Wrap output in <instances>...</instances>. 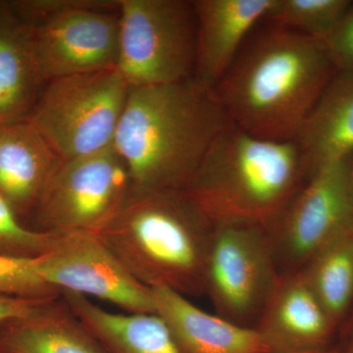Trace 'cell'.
I'll use <instances>...</instances> for the list:
<instances>
[{"mask_svg":"<svg viewBox=\"0 0 353 353\" xmlns=\"http://www.w3.org/2000/svg\"><path fill=\"white\" fill-rule=\"evenodd\" d=\"M261 23L213 90L236 127L261 139L296 141L336 71L324 41Z\"/></svg>","mask_w":353,"mask_h":353,"instance_id":"obj_1","label":"cell"},{"mask_svg":"<svg viewBox=\"0 0 353 353\" xmlns=\"http://www.w3.org/2000/svg\"><path fill=\"white\" fill-rule=\"evenodd\" d=\"M229 123L214 90L194 78L129 88L112 146L132 189L185 190Z\"/></svg>","mask_w":353,"mask_h":353,"instance_id":"obj_2","label":"cell"},{"mask_svg":"<svg viewBox=\"0 0 353 353\" xmlns=\"http://www.w3.org/2000/svg\"><path fill=\"white\" fill-rule=\"evenodd\" d=\"M213 231L185 190L132 189L117 215L94 234L139 283L188 297L205 294Z\"/></svg>","mask_w":353,"mask_h":353,"instance_id":"obj_3","label":"cell"},{"mask_svg":"<svg viewBox=\"0 0 353 353\" xmlns=\"http://www.w3.org/2000/svg\"><path fill=\"white\" fill-rule=\"evenodd\" d=\"M307 180L296 141L253 136L230 122L185 190L214 226L268 229Z\"/></svg>","mask_w":353,"mask_h":353,"instance_id":"obj_4","label":"cell"},{"mask_svg":"<svg viewBox=\"0 0 353 353\" xmlns=\"http://www.w3.org/2000/svg\"><path fill=\"white\" fill-rule=\"evenodd\" d=\"M129 85L116 67L46 83L28 121L60 159L112 146Z\"/></svg>","mask_w":353,"mask_h":353,"instance_id":"obj_5","label":"cell"},{"mask_svg":"<svg viewBox=\"0 0 353 353\" xmlns=\"http://www.w3.org/2000/svg\"><path fill=\"white\" fill-rule=\"evenodd\" d=\"M116 68L129 88L189 80L196 62V20L188 0H118Z\"/></svg>","mask_w":353,"mask_h":353,"instance_id":"obj_6","label":"cell"},{"mask_svg":"<svg viewBox=\"0 0 353 353\" xmlns=\"http://www.w3.org/2000/svg\"><path fill=\"white\" fill-rule=\"evenodd\" d=\"M132 190L126 164L113 146L61 159L44 185L30 228L51 234H97L124 205Z\"/></svg>","mask_w":353,"mask_h":353,"instance_id":"obj_7","label":"cell"},{"mask_svg":"<svg viewBox=\"0 0 353 353\" xmlns=\"http://www.w3.org/2000/svg\"><path fill=\"white\" fill-rule=\"evenodd\" d=\"M280 275L265 228L214 226L206 264L205 294L215 314L254 327Z\"/></svg>","mask_w":353,"mask_h":353,"instance_id":"obj_8","label":"cell"},{"mask_svg":"<svg viewBox=\"0 0 353 353\" xmlns=\"http://www.w3.org/2000/svg\"><path fill=\"white\" fill-rule=\"evenodd\" d=\"M350 159L309 176L267 229L280 273L299 270L323 248L353 231Z\"/></svg>","mask_w":353,"mask_h":353,"instance_id":"obj_9","label":"cell"},{"mask_svg":"<svg viewBox=\"0 0 353 353\" xmlns=\"http://www.w3.org/2000/svg\"><path fill=\"white\" fill-rule=\"evenodd\" d=\"M118 8V0H81L66 12L29 27L32 54L44 83L116 67Z\"/></svg>","mask_w":353,"mask_h":353,"instance_id":"obj_10","label":"cell"},{"mask_svg":"<svg viewBox=\"0 0 353 353\" xmlns=\"http://www.w3.org/2000/svg\"><path fill=\"white\" fill-rule=\"evenodd\" d=\"M34 264L41 277L61 292L102 299L126 313H155L152 289L132 277L97 234H55Z\"/></svg>","mask_w":353,"mask_h":353,"instance_id":"obj_11","label":"cell"},{"mask_svg":"<svg viewBox=\"0 0 353 353\" xmlns=\"http://www.w3.org/2000/svg\"><path fill=\"white\" fill-rule=\"evenodd\" d=\"M254 328L273 353H307L333 347L339 326L299 269L280 273Z\"/></svg>","mask_w":353,"mask_h":353,"instance_id":"obj_12","label":"cell"},{"mask_svg":"<svg viewBox=\"0 0 353 353\" xmlns=\"http://www.w3.org/2000/svg\"><path fill=\"white\" fill-rule=\"evenodd\" d=\"M196 62L192 78L213 90L276 0H194Z\"/></svg>","mask_w":353,"mask_h":353,"instance_id":"obj_13","label":"cell"},{"mask_svg":"<svg viewBox=\"0 0 353 353\" xmlns=\"http://www.w3.org/2000/svg\"><path fill=\"white\" fill-rule=\"evenodd\" d=\"M155 313L166 323L182 353H273L254 327H245L210 314L188 297L152 289Z\"/></svg>","mask_w":353,"mask_h":353,"instance_id":"obj_14","label":"cell"},{"mask_svg":"<svg viewBox=\"0 0 353 353\" xmlns=\"http://www.w3.org/2000/svg\"><path fill=\"white\" fill-rule=\"evenodd\" d=\"M60 160L29 121L0 126V196L25 225Z\"/></svg>","mask_w":353,"mask_h":353,"instance_id":"obj_15","label":"cell"},{"mask_svg":"<svg viewBox=\"0 0 353 353\" xmlns=\"http://www.w3.org/2000/svg\"><path fill=\"white\" fill-rule=\"evenodd\" d=\"M296 141L307 178L353 152V70L338 71L304 121Z\"/></svg>","mask_w":353,"mask_h":353,"instance_id":"obj_16","label":"cell"},{"mask_svg":"<svg viewBox=\"0 0 353 353\" xmlns=\"http://www.w3.org/2000/svg\"><path fill=\"white\" fill-rule=\"evenodd\" d=\"M0 353H108L63 296L0 325Z\"/></svg>","mask_w":353,"mask_h":353,"instance_id":"obj_17","label":"cell"},{"mask_svg":"<svg viewBox=\"0 0 353 353\" xmlns=\"http://www.w3.org/2000/svg\"><path fill=\"white\" fill-rule=\"evenodd\" d=\"M46 85L39 76L30 28L0 0V126L27 120Z\"/></svg>","mask_w":353,"mask_h":353,"instance_id":"obj_18","label":"cell"},{"mask_svg":"<svg viewBox=\"0 0 353 353\" xmlns=\"http://www.w3.org/2000/svg\"><path fill=\"white\" fill-rule=\"evenodd\" d=\"M62 296L108 353H182L157 313H113L82 294Z\"/></svg>","mask_w":353,"mask_h":353,"instance_id":"obj_19","label":"cell"},{"mask_svg":"<svg viewBox=\"0 0 353 353\" xmlns=\"http://www.w3.org/2000/svg\"><path fill=\"white\" fill-rule=\"evenodd\" d=\"M301 270L323 307L340 327L353 306V231L323 248Z\"/></svg>","mask_w":353,"mask_h":353,"instance_id":"obj_20","label":"cell"},{"mask_svg":"<svg viewBox=\"0 0 353 353\" xmlns=\"http://www.w3.org/2000/svg\"><path fill=\"white\" fill-rule=\"evenodd\" d=\"M352 4L350 0H276L265 20L324 41Z\"/></svg>","mask_w":353,"mask_h":353,"instance_id":"obj_21","label":"cell"},{"mask_svg":"<svg viewBox=\"0 0 353 353\" xmlns=\"http://www.w3.org/2000/svg\"><path fill=\"white\" fill-rule=\"evenodd\" d=\"M55 234L28 227L0 196V255L18 259H36L52 245Z\"/></svg>","mask_w":353,"mask_h":353,"instance_id":"obj_22","label":"cell"},{"mask_svg":"<svg viewBox=\"0 0 353 353\" xmlns=\"http://www.w3.org/2000/svg\"><path fill=\"white\" fill-rule=\"evenodd\" d=\"M0 294L31 299H52L61 296L62 292L41 277L34 259H11L0 255Z\"/></svg>","mask_w":353,"mask_h":353,"instance_id":"obj_23","label":"cell"},{"mask_svg":"<svg viewBox=\"0 0 353 353\" xmlns=\"http://www.w3.org/2000/svg\"><path fill=\"white\" fill-rule=\"evenodd\" d=\"M324 44L336 72L353 70V1L336 29L325 39Z\"/></svg>","mask_w":353,"mask_h":353,"instance_id":"obj_24","label":"cell"},{"mask_svg":"<svg viewBox=\"0 0 353 353\" xmlns=\"http://www.w3.org/2000/svg\"><path fill=\"white\" fill-rule=\"evenodd\" d=\"M58 297V296H57ZM57 299H31L0 294V325L31 314L44 303Z\"/></svg>","mask_w":353,"mask_h":353,"instance_id":"obj_25","label":"cell"},{"mask_svg":"<svg viewBox=\"0 0 353 353\" xmlns=\"http://www.w3.org/2000/svg\"><path fill=\"white\" fill-rule=\"evenodd\" d=\"M341 353H353V332L348 340L347 345L343 348H340Z\"/></svg>","mask_w":353,"mask_h":353,"instance_id":"obj_26","label":"cell"},{"mask_svg":"<svg viewBox=\"0 0 353 353\" xmlns=\"http://www.w3.org/2000/svg\"><path fill=\"white\" fill-rule=\"evenodd\" d=\"M350 185L352 190V196L353 201V152L350 159Z\"/></svg>","mask_w":353,"mask_h":353,"instance_id":"obj_27","label":"cell"},{"mask_svg":"<svg viewBox=\"0 0 353 353\" xmlns=\"http://www.w3.org/2000/svg\"><path fill=\"white\" fill-rule=\"evenodd\" d=\"M307 353H341L340 347H333L328 350H320V352H313Z\"/></svg>","mask_w":353,"mask_h":353,"instance_id":"obj_28","label":"cell"}]
</instances>
